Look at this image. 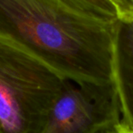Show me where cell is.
I'll list each match as a JSON object with an SVG mask.
<instances>
[{"label": "cell", "mask_w": 133, "mask_h": 133, "mask_svg": "<svg viewBox=\"0 0 133 133\" xmlns=\"http://www.w3.org/2000/svg\"><path fill=\"white\" fill-rule=\"evenodd\" d=\"M119 22L72 0H0V39L81 85L112 84Z\"/></svg>", "instance_id": "cell-1"}, {"label": "cell", "mask_w": 133, "mask_h": 133, "mask_svg": "<svg viewBox=\"0 0 133 133\" xmlns=\"http://www.w3.org/2000/svg\"><path fill=\"white\" fill-rule=\"evenodd\" d=\"M66 80L0 39V133H43Z\"/></svg>", "instance_id": "cell-2"}, {"label": "cell", "mask_w": 133, "mask_h": 133, "mask_svg": "<svg viewBox=\"0 0 133 133\" xmlns=\"http://www.w3.org/2000/svg\"><path fill=\"white\" fill-rule=\"evenodd\" d=\"M119 121L112 84L81 85L66 81L43 133H102Z\"/></svg>", "instance_id": "cell-3"}, {"label": "cell", "mask_w": 133, "mask_h": 133, "mask_svg": "<svg viewBox=\"0 0 133 133\" xmlns=\"http://www.w3.org/2000/svg\"><path fill=\"white\" fill-rule=\"evenodd\" d=\"M112 85L119 110V126L133 131V21L119 22L112 66Z\"/></svg>", "instance_id": "cell-4"}, {"label": "cell", "mask_w": 133, "mask_h": 133, "mask_svg": "<svg viewBox=\"0 0 133 133\" xmlns=\"http://www.w3.org/2000/svg\"><path fill=\"white\" fill-rule=\"evenodd\" d=\"M84 8L102 17L111 20H119L114 5L110 0H72Z\"/></svg>", "instance_id": "cell-5"}, {"label": "cell", "mask_w": 133, "mask_h": 133, "mask_svg": "<svg viewBox=\"0 0 133 133\" xmlns=\"http://www.w3.org/2000/svg\"><path fill=\"white\" fill-rule=\"evenodd\" d=\"M121 22L133 21V0H110Z\"/></svg>", "instance_id": "cell-6"}, {"label": "cell", "mask_w": 133, "mask_h": 133, "mask_svg": "<svg viewBox=\"0 0 133 133\" xmlns=\"http://www.w3.org/2000/svg\"><path fill=\"white\" fill-rule=\"evenodd\" d=\"M119 123H118V124H116L115 126L107 129V130H105L104 131H102V133H121V130H119Z\"/></svg>", "instance_id": "cell-7"}, {"label": "cell", "mask_w": 133, "mask_h": 133, "mask_svg": "<svg viewBox=\"0 0 133 133\" xmlns=\"http://www.w3.org/2000/svg\"><path fill=\"white\" fill-rule=\"evenodd\" d=\"M119 130H121V133H133V131H129V130H123L122 128H121V126H119Z\"/></svg>", "instance_id": "cell-8"}]
</instances>
